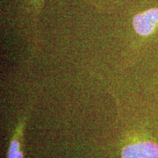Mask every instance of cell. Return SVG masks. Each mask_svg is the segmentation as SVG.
<instances>
[{
  "label": "cell",
  "mask_w": 158,
  "mask_h": 158,
  "mask_svg": "<svg viewBox=\"0 0 158 158\" xmlns=\"http://www.w3.org/2000/svg\"><path fill=\"white\" fill-rule=\"evenodd\" d=\"M158 25V8H150L135 14L133 19V26L140 35L147 36L152 34Z\"/></svg>",
  "instance_id": "1"
},
{
  "label": "cell",
  "mask_w": 158,
  "mask_h": 158,
  "mask_svg": "<svg viewBox=\"0 0 158 158\" xmlns=\"http://www.w3.org/2000/svg\"><path fill=\"white\" fill-rule=\"evenodd\" d=\"M122 158H158V146L153 142H139L126 147Z\"/></svg>",
  "instance_id": "2"
},
{
  "label": "cell",
  "mask_w": 158,
  "mask_h": 158,
  "mask_svg": "<svg viewBox=\"0 0 158 158\" xmlns=\"http://www.w3.org/2000/svg\"><path fill=\"white\" fill-rule=\"evenodd\" d=\"M19 144L17 141H13L11 142L8 158H23V154L19 149Z\"/></svg>",
  "instance_id": "3"
}]
</instances>
